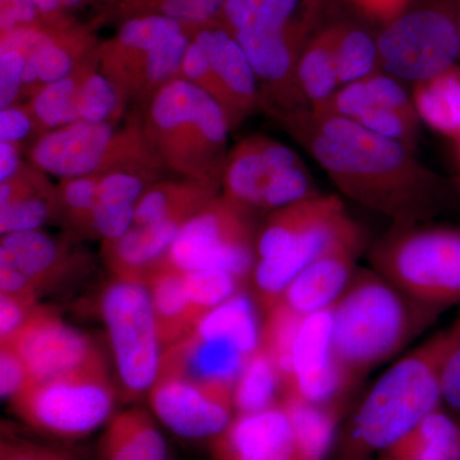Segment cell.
Segmentation results:
<instances>
[{"instance_id":"1","label":"cell","mask_w":460,"mask_h":460,"mask_svg":"<svg viewBox=\"0 0 460 460\" xmlns=\"http://www.w3.org/2000/svg\"><path fill=\"white\" fill-rule=\"evenodd\" d=\"M279 119L345 198L393 224L429 223L449 208V184L417 159L414 148L341 115L304 109Z\"/></svg>"},{"instance_id":"2","label":"cell","mask_w":460,"mask_h":460,"mask_svg":"<svg viewBox=\"0 0 460 460\" xmlns=\"http://www.w3.org/2000/svg\"><path fill=\"white\" fill-rule=\"evenodd\" d=\"M332 343L352 385L402 352L440 316L372 269H357L332 307Z\"/></svg>"},{"instance_id":"3","label":"cell","mask_w":460,"mask_h":460,"mask_svg":"<svg viewBox=\"0 0 460 460\" xmlns=\"http://www.w3.org/2000/svg\"><path fill=\"white\" fill-rule=\"evenodd\" d=\"M447 329L398 359L368 390L345 429L338 460H370L444 407Z\"/></svg>"},{"instance_id":"4","label":"cell","mask_w":460,"mask_h":460,"mask_svg":"<svg viewBox=\"0 0 460 460\" xmlns=\"http://www.w3.org/2000/svg\"><path fill=\"white\" fill-rule=\"evenodd\" d=\"M162 165L189 180L223 187L230 123L222 105L184 78L156 91L142 123Z\"/></svg>"},{"instance_id":"5","label":"cell","mask_w":460,"mask_h":460,"mask_svg":"<svg viewBox=\"0 0 460 460\" xmlns=\"http://www.w3.org/2000/svg\"><path fill=\"white\" fill-rule=\"evenodd\" d=\"M367 260L372 270L420 304L441 313L460 305V228L393 224Z\"/></svg>"},{"instance_id":"6","label":"cell","mask_w":460,"mask_h":460,"mask_svg":"<svg viewBox=\"0 0 460 460\" xmlns=\"http://www.w3.org/2000/svg\"><path fill=\"white\" fill-rule=\"evenodd\" d=\"M381 69L420 84L460 63V0H413L377 33Z\"/></svg>"},{"instance_id":"7","label":"cell","mask_w":460,"mask_h":460,"mask_svg":"<svg viewBox=\"0 0 460 460\" xmlns=\"http://www.w3.org/2000/svg\"><path fill=\"white\" fill-rule=\"evenodd\" d=\"M31 165L60 180L113 171L154 175L162 166L141 126L117 132L111 123L84 120L44 133L30 151Z\"/></svg>"},{"instance_id":"8","label":"cell","mask_w":460,"mask_h":460,"mask_svg":"<svg viewBox=\"0 0 460 460\" xmlns=\"http://www.w3.org/2000/svg\"><path fill=\"white\" fill-rule=\"evenodd\" d=\"M9 402L30 428L57 438H80L111 420L115 392L100 357L77 370L30 384Z\"/></svg>"},{"instance_id":"9","label":"cell","mask_w":460,"mask_h":460,"mask_svg":"<svg viewBox=\"0 0 460 460\" xmlns=\"http://www.w3.org/2000/svg\"><path fill=\"white\" fill-rule=\"evenodd\" d=\"M252 214L217 196L181 226L162 266L181 272L220 269L247 283L257 262L259 229Z\"/></svg>"},{"instance_id":"10","label":"cell","mask_w":460,"mask_h":460,"mask_svg":"<svg viewBox=\"0 0 460 460\" xmlns=\"http://www.w3.org/2000/svg\"><path fill=\"white\" fill-rule=\"evenodd\" d=\"M100 311L123 389L144 394L155 384L164 353L147 284L117 278L105 288Z\"/></svg>"},{"instance_id":"11","label":"cell","mask_w":460,"mask_h":460,"mask_svg":"<svg viewBox=\"0 0 460 460\" xmlns=\"http://www.w3.org/2000/svg\"><path fill=\"white\" fill-rule=\"evenodd\" d=\"M234 385L199 383L180 375H159L148 401L166 429L186 438H211L234 420Z\"/></svg>"},{"instance_id":"12","label":"cell","mask_w":460,"mask_h":460,"mask_svg":"<svg viewBox=\"0 0 460 460\" xmlns=\"http://www.w3.org/2000/svg\"><path fill=\"white\" fill-rule=\"evenodd\" d=\"M352 386L335 357L332 308L305 316L293 347L292 372L284 395L311 404L335 405L341 404Z\"/></svg>"},{"instance_id":"13","label":"cell","mask_w":460,"mask_h":460,"mask_svg":"<svg viewBox=\"0 0 460 460\" xmlns=\"http://www.w3.org/2000/svg\"><path fill=\"white\" fill-rule=\"evenodd\" d=\"M366 250V235L352 217L335 233L328 247L305 266L280 296L301 316L329 310L352 280Z\"/></svg>"},{"instance_id":"14","label":"cell","mask_w":460,"mask_h":460,"mask_svg":"<svg viewBox=\"0 0 460 460\" xmlns=\"http://www.w3.org/2000/svg\"><path fill=\"white\" fill-rule=\"evenodd\" d=\"M329 0H226L220 22L234 36L290 42L305 49L326 25Z\"/></svg>"},{"instance_id":"15","label":"cell","mask_w":460,"mask_h":460,"mask_svg":"<svg viewBox=\"0 0 460 460\" xmlns=\"http://www.w3.org/2000/svg\"><path fill=\"white\" fill-rule=\"evenodd\" d=\"M3 344L11 345L25 362L31 384L77 370L102 357L86 335L41 305Z\"/></svg>"},{"instance_id":"16","label":"cell","mask_w":460,"mask_h":460,"mask_svg":"<svg viewBox=\"0 0 460 460\" xmlns=\"http://www.w3.org/2000/svg\"><path fill=\"white\" fill-rule=\"evenodd\" d=\"M211 460H308L283 401L256 413L235 414L210 444Z\"/></svg>"},{"instance_id":"17","label":"cell","mask_w":460,"mask_h":460,"mask_svg":"<svg viewBox=\"0 0 460 460\" xmlns=\"http://www.w3.org/2000/svg\"><path fill=\"white\" fill-rule=\"evenodd\" d=\"M301 163L298 155L279 141L251 136L228 153L223 174V195L248 210L260 211L266 187L279 172Z\"/></svg>"},{"instance_id":"18","label":"cell","mask_w":460,"mask_h":460,"mask_svg":"<svg viewBox=\"0 0 460 460\" xmlns=\"http://www.w3.org/2000/svg\"><path fill=\"white\" fill-rule=\"evenodd\" d=\"M193 36L208 53L226 95L230 127H234L261 102L255 71L241 45L220 21L196 26Z\"/></svg>"},{"instance_id":"19","label":"cell","mask_w":460,"mask_h":460,"mask_svg":"<svg viewBox=\"0 0 460 460\" xmlns=\"http://www.w3.org/2000/svg\"><path fill=\"white\" fill-rule=\"evenodd\" d=\"M337 195H316L271 211L257 232V259L279 256L347 215Z\"/></svg>"},{"instance_id":"20","label":"cell","mask_w":460,"mask_h":460,"mask_svg":"<svg viewBox=\"0 0 460 460\" xmlns=\"http://www.w3.org/2000/svg\"><path fill=\"white\" fill-rule=\"evenodd\" d=\"M247 358L229 341L190 332L186 338L165 348L159 375H180L199 383L234 385Z\"/></svg>"},{"instance_id":"21","label":"cell","mask_w":460,"mask_h":460,"mask_svg":"<svg viewBox=\"0 0 460 460\" xmlns=\"http://www.w3.org/2000/svg\"><path fill=\"white\" fill-rule=\"evenodd\" d=\"M181 226L177 222L133 224L122 237L104 242L102 253L109 268L119 279L146 283L164 262Z\"/></svg>"},{"instance_id":"22","label":"cell","mask_w":460,"mask_h":460,"mask_svg":"<svg viewBox=\"0 0 460 460\" xmlns=\"http://www.w3.org/2000/svg\"><path fill=\"white\" fill-rule=\"evenodd\" d=\"M90 39L84 30L71 22L41 26L38 40L26 54L23 89L33 91L75 74L86 62Z\"/></svg>"},{"instance_id":"23","label":"cell","mask_w":460,"mask_h":460,"mask_svg":"<svg viewBox=\"0 0 460 460\" xmlns=\"http://www.w3.org/2000/svg\"><path fill=\"white\" fill-rule=\"evenodd\" d=\"M62 210L58 189H51L42 172L22 165L20 172L0 184V233L40 229Z\"/></svg>"},{"instance_id":"24","label":"cell","mask_w":460,"mask_h":460,"mask_svg":"<svg viewBox=\"0 0 460 460\" xmlns=\"http://www.w3.org/2000/svg\"><path fill=\"white\" fill-rule=\"evenodd\" d=\"M348 217L349 214L337 223L317 230L286 253L268 259H257L251 279L255 287L257 302L263 311H268L279 301L289 284L328 247L330 241Z\"/></svg>"},{"instance_id":"25","label":"cell","mask_w":460,"mask_h":460,"mask_svg":"<svg viewBox=\"0 0 460 460\" xmlns=\"http://www.w3.org/2000/svg\"><path fill=\"white\" fill-rule=\"evenodd\" d=\"M220 189L222 184L189 178L153 183L135 205V224L177 222L184 226L219 196Z\"/></svg>"},{"instance_id":"26","label":"cell","mask_w":460,"mask_h":460,"mask_svg":"<svg viewBox=\"0 0 460 460\" xmlns=\"http://www.w3.org/2000/svg\"><path fill=\"white\" fill-rule=\"evenodd\" d=\"M0 265L21 272L38 293L53 286L66 268L59 244L40 229L2 235Z\"/></svg>"},{"instance_id":"27","label":"cell","mask_w":460,"mask_h":460,"mask_svg":"<svg viewBox=\"0 0 460 460\" xmlns=\"http://www.w3.org/2000/svg\"><path fill=\"white\" fill-rule=\"evenodd\" d=\"M99 460H169L168 445L153 416L132 408L109 422L100 440Z\"/></svg>"},{"instance_id":"28","label":"cell","mask_w":460,"mask_h":460,"mask_svg":"<svg viewBox=\"0 0 460 460\" xmlns=\"http://www.w3.org/2000/svg\"><path fill=\"white\" fill-rule=\"evenodd\" d=\"M341 29V22L337 21L326 23L299 57L296 77L311 111H323L341 87L337 66Z\"/></svg>"},{"instance_id":"29","label":"cell","mask_w":460,"mask_h":460,"mask_svg":"<svg viewBox=\"0 0 460 460\" xmlns=\"http://www.w3.org/2000/svg\"><path fill=\"white\" fill-rule=\"evenodd\" d=\"M378 460H460V420L438 408L378 454Z\"/></svg>"},{"instance_id":"30","label":"cell","mask_w":460,"mask_h":460,"mask_svg":"<svg viewBox=\"0 0 460 460\" xmlns=\"http://www.w3.org/2000/svg\"><path fill=\"white\" fill-rule=\"evenodd\" d=\"M163 347L177 343L195 329L199 316L190 305L184 272L160 266L146 281Z\"/></svg>"},{"instance_id":"31","label":"cell","mask_w":460,"mask_h":460,"mask_svg":"<svg viewBox=\"0 0 460 460\" xmlns=\"http://www.w3.org/2000/svg\"><path fill=\"white\" fill-rule=\"evenodd\" d=\"M172 18L164 16H138L126 20L117 36L98 49V63L102 74H109L135 58L187 29Z\"/></svg>"},{"instance_id":"32","label":"cell","mask_w":460,"mask_h":460,"mask_svg":"<svg viewBox=\"0 0 460 460\" xmlns=\"http://www.w3.org/2000/svg\"><path fill=\"white\" fill-rule=\"evenodd\" d=\"M262 321L252 296L244 290L205 314L192 330L202 337L229 341L250 357L261 341Z\"/></svg>"},{"instance_id":"33","label":"cell","mask_w":460,"mask_h":460,"mask_svg":"<svg viewBox=\"0 0 460 460\" xmlns=\"http://www.w3.org/2000/svg\"><path fill=\"white\" fill-rule=\"evenodd\" d=\"M377 109H416L410 93L398 78L381 71L339 87L323 113L357 119Z\"/></svg>"},{"instance_id":"34","label":"cell","mask_w":460,"mask_h":460,"mask_svg":"<svg viewBox=\"0 0 460 460\" xmlns=\"http://www.w3.org/2000/svg\"><path fill=\"white\" fill-rule=\"evenodd\" d=\"M420 122L449 137L460 138V66L431 80L414 84L411 93Z\"/></svg>"},{"instance_id":"35","label":"cell","mask_w":460,"mask_h":460,"mask_svg":"<svg viewBox=\"0 0 460 460\" xmlns=\"http://www.w3.org/2000/svg\"><path fill=\"white\" fill-rule=\"evenodd\" d=\"M284 381L270 354L259 347L248 357L234 384V407L237 414L256 413L281 402Z\"/></svg>"},{"instance_id":"36","label":"cell","mask_w":460,"mask_h":460,"mask_svg":"<svg viewBox=\"0 0 460 460\" xmlns=\"http://www.w3.org/2000/svg\"><path fill=\"white\" fill-rule=\"evenodd\" d=\"M89 62L90 60H86L68 77L44 84L33 91L27 108L35 123V131L38 129L44 135L80 120L77 113V93L84 68Z\"/></svg>"},{"instance_id":"37","label":"cell","mask_w":460,"mask_h":460,"mask_svg":"<svg viewBox=\"0 0 460 460\" xmlns=\"http://www.w3.org/2000/svg\"><path fill=\"white\" fill-rule=\"evenodd\" d=\"M338 77L341 87L383 71L377 35L361 26L341 22L337 47Z\"/></svg>"},{"instance_id":"38","label":"cell","mask_w":460,"mask_h":460,"mask_svg":"<svg viewBox=\"0 0 460 460\" xmlns=\"http://www.w3.org/2000/svg\"><path fill=\"white\" fill-rule=\"evenodd\" d=\"M226 0H111L128 18L164 16L187 26H202L220 21Z\"/></svg>"},{"instance_id":"39","label":"cell","mask_w":460,"mask_h":460,"mask_svg":"<svg viewBox=\"0 0 460 460\" xmlns=\"http://www.w3.org/2000/svg\"><path fill=\"white\" fill-rule=\"evenodd\" d=\"M302 320L304 316L293 311L283 299H279L265 311L262 320L260 347L270 354L277 363L283 376L284 392L292 372L293 347Z\"/></svg>"},{"instance_id":"40","label":"cell","mask_w":460,"mask_h":460,"mask_svg":"<svg viewBox=\"0 0 460 460\" xmlns=\"http://www.w3.org/2000/svg\"><path fill=\"white\" fill-rule=\"evenodd\" d=\"M124 96L118 87L87 63L77 93V113L80 120L89 123H111L122 111Z\"/></svg>"},{"instance_id":"41","label":"cell","mask_w":460,"mask_h":460,"mask_svg":"<svg viewBox=\"0 0 460 460\" xmlns=\"http://www.w3.org/2000/svg\"><path fill=\"white\" fill-rule=\"evenodd\" d=\"M184 281L190 305L198 314L199 320L208 311L244 290L243 287L246 286V281L220 269L184 272Z\"/></svg>"},{"instance_id":"42","label":"cell","mask_w":460,"mask_h":460,"mask_svg":"<svg viewBox=\"0 0 460 460\" xmlns=\"http://www.w3.org/2000/svg\"><path fill=\"white\" fill-rule=\"evenodd\" d=\"M319 195L310 172L304 163H299L287 171L279 172L266 187L260 211L278 210L284 206L295 204L302 199Z\"/></svg>"},{"instance_id":"43","label":"cell","mask_w":460,"mask_h":460,"mask_svg":"<svg viewBox=\"0 0 460 460\" xmlns=\"http://www.w3.org/2000/svg\"><path fill=\"white\" fill-rule=\"evenodd\" d=\"M368 131L414 148L420 136V119L416 109H377L357 118Z\"/></svg>"},{"instance_id":"44","label":"cell","mask_w":460,"mask_h":460,"mask_svg":"<svg viewBox=\"0 0 460 460\" xmlns=\"http://www.w3.org/2000/svg\"><path fill=\"white\" fill-rule=\"evenodd\" d=\"M100 175L102 174L98 172L68 178L62 180V183L58 187L60 205L75 226L91 229L93 213L99 202Z\"/></svg>"},{"instance_id":"45","label":"cell","mask_w":460,"mask_h":460,"mask_svg":"<svg viewBox=\"0 0 460 460\" xmlns=\"http://www.w3.org/2000/svg\"><path fill=\"white\" fill-rule=\"evenodd\" d=\"M154 175L136 171H113L100 175L98 199L102 204H137L153 184Z\"/></svg>"},{"instance_id":"46","label":"cell","mask_w":460,"mask_h":460,"mask_svg":"<svg viewBox=\"0 0 460 460\" xmlns=\"http://www.w3.org/2000/svg\"><path fill=\"white\" fill-rule=\"evenodd\" d=\"M441 384L444 407L460 420V314L447 328Z\"/></svg>"},{"instance_id":"47","label":"cell","mask_w":460,"mask_h":460,"mask_svg":"<svg viewBox=\"0 0 460 460\" xmlns=\"http://www.w3.org/2000/svg\"><path fill=\"white\" fill-rule=\"evenodd\" d=\"M135 224V206L98 202L93 213L91 230L104 242L114 241L126 234Z\"/></svg>"},{"instance_id":"48","label":"cell","mask_w":460,"mask_h":460,"mask_svg":"<svg viewBox=\"0 0 460 460\" xmlns=\"http://www.w3.org/2000/svg\"><path fill=\"white\" fill-rule=\"evenodd\" d=\"M26 56L12 48H0V109L14 105L22 93Z\"/></svg>"},{"instance_id":"49","label":"cell","mask_w":460,"mask_h":460,"mask_svg":"<svg viewBox=\"0 0 460 460\" xmlns=\"http://www.w3.org/2000/svg\"><path fill=\"white\" fill-rule=\"evenodd\" d=\"M38 298L0 293V344L7 343L22 329L36 310Z\"/></svg>"},{"instance_id":"50","label":"cell","mask_w":460,"mask_h":460,"mask_svg":"<svg viewBox=\"0 0 460 460\" xmlns=\"http://www.w3.org/2000/svg\"><path fill=\"white\" fill-rule=\"evenodd\" d=\"M31 384L29 370L16 350L8 344H0V394L11 401Z\"/></svg>"},{"instance_id":"51","label":"cell","mask_w":460,"mask_h":460,"mask_svg":"<svg viewBox=\"0 0 460 460\" xmlns=\"http://www.w3.org/2000/svg\"><path fill=\"white\" fill-rule=\"evenodd\" d=\"M35 131V123L29 108L21 105L0 109V141L20 145Z\"/></svg>"},{"instance_id":"52","label":"cell","mask_w":460,"mask_h":460,"mask_svg":"<svg viewBox=\"0 0 460 460\" xmlns=\"http://www.w3.org/2000/svg\"><path fill=\"white\" fill-rule=\"evenodd\" d=\"M35 25L41 21L33 0H0V32Z\"/></svg>"},{"instance_id":"53","label":"cell","mask_w":460,"mask_h":460,"mask_svg":"<svg viewBox=\"0 0 460 460\" xmlns=\"http://www.w3.org/2000/svg\"><path fill=\"white\" fill-rule=\"evenodd\" d=\"M0 460H72L63 454L41 445L20 440L3 438L0 444Z\"/></svg>"},{"instance_id":"54","label":"cell","mask_w":460,"mask_h":460,"mask_svg":"<svg viewBox=\"0 0 460 460\" xmlns=\"http://www.w3.org/2000/svg\"><path fill=\"white\" fill-rule=\"evenodd\" d=\"M362 16L385 26L401 16L413 0H345Z\"/></svg>"},{"instance_id":"55","label":"cell","mask_w":460,"mask_h":460,"mask_svg":"<svg viewBox=\"0 0 460 460\" xmlns=\"http://www.w3.org/2000/svg\"><path fill=\"white\" fill-rule=\"evenodd\" d=\"M22 165L20 157V145L0 141V181L13 178Z\"/></svg>"},{"instance_id":"56","label":"cell","mask_w":460,"mask_h":460,"mask_svg":"<svg viewBox=\"0 0 460 460\" xmlns=\"http://www.w3.org/2000/svg\"><path fill=\"white\" fill-rule=\"evenodd\" d=\"M41 25L58 26L69 22L66 21V0H33Z\"/></svg>"},{"instance_id":"57","label":"cell","mask_w":460,"mask_h":460,"mask_svg":"<svg viewBox=\"0 0 460 460\" xmlns=\"http://www.w3.org/2000/svg\"><path fill=\"white\" fill-rule=\"evenodd\" d=\"M458 142H459V157H460V138H459Z\"/></svg>"},{"instance_id":"58","label":"cell","mask_w":460,"mask_h":460,"mask_svg":"<svg viewBox=\"0 0 460 460\" xmlns=\"http://www.w3.org/2000/svg\"></svg>"}]
</instances>
